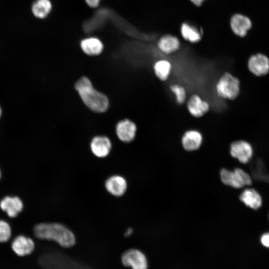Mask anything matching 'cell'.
Wrapping results in <instances>:
<instances>
[{
    "label": "cell",
    "instance_id": "obj_16",
    "mask_svg": "<svg viewBox=\"0 0 269 269\" xmlns=\"http://www.w3.org/2000/svg\"><path fill=\"white\" fill-rule=\"evenodd\" d=\"M0 207L9 217L14 218L22 211L23 204L17 196H6L0 201Z\"/></svg>",
    "mask_w": 269,
    "mask_h": 269
},
{
    "label": "cell",
    "instance_id": "obj_24",
    "mask_svg": "<svg viewBox=\"0 0 269 269\" xmlns=\"http://www.w3.org/2000/svg\"><path fill=\"white\" fill-rule=\"evenodd\" d=\"M260 241L264 247L269 248V231L262 234L260 238Z\"/></svg>",
    "mask_w": 269,
    "mask_h": 269
},
{
    "label": "cell",
    "instance_id": "obj_21",
    "mask_svg": "<svg viewBox=\"0 0 269 269\" xmlns=\"http://www.w3.org/2000/svg\"><path fill=\"white\" fill-rule=\"evenodd\" d=\"M153 70L155 75L158 79L162 81H165L170 75L171 65L168 60H160L154 63Z\"/></svg>",
    "mask_w": 269,
    "mask_h": 269
},
{
    "label": "cell",
    "instance_id": "obj_6",
    "mask_svg": "<svg viewBox=\"0 0 269 269\" xmlns=\"http://www.w3.org/2000/svg\"><path fill=\"white\" fill-rule=\"evenodd\" d=\"M136 131V124L129 119L119 121L115 127V133L117 137L120 141L126 143L134 139Z\"/></svg>",
    "mask_w": 269,
    "mask_h": 269
},
{
    "label": "cell",
    "instance_id": "obj_2",
    "mask_svg": "<svg viewBox=\"0 0 269 269\" xmlns=\"http://www.w3.org/2000/svg\"><path fill=\"white\" fill-rule=\"evenodd\" d=\"M34 234L39 239L52 240L63 247H71L76 242L73 232L61 223H39L34 227Z\"/></svg>",
    "mask_w": 269,
    "mask_h": 269
},
{
    "label": "cell",
    "instance_id": "obj_23",
    "mask_svg": "<svg viewBox=\"0 0 269 269\" xmlns=\"http://www.w3.org/2000/svg\"><path fill=\"white\" fill-rule=\"evenodd\" d=\"M11 235V230L9 224L4 220H0V242L7 241Z\"/></svg>",
    "mask_w": 269,
    "mask_h": 269
},
{
    "label": "cell",
    "instance_id": "obj_3",
    "mask_svg": "<svg viewBox=\"0 0 269 269\" xmlns=\"http://www.w3.org/2000/svg\"><path fill=\"white\" fill-rule=\"evenodd\" d=\"M220 177L224 184L235 189L250 186L252 184L250 175L241 168H235L233 170L223 168L220 171Z\"/></svg>",
    "mask_w": 269,
    "mask_h": 269
},
{
    "label": "cell",
    "instance_id": "obj_11",
    "mask_svg": "<svg viewBox=\"0 0 269 269\" xmlns=\"http://www.w3.org/2000/svg\"><path fill=\"white\" fill-rule=\"evenodd\" d=\"M240 200L247 207L256 210L263 203V199L259 192L253 188H245L240 194Z\"/></svg>",
    "mask_w": 269,
    "mask_h": 269
},
{
    "label": "cell",
    "instance_id": "obj_26",
    "mask_svg": "<svg viewBox=\"0 0 269 269\" xmlns=\"http://www.w3.org/2000/svg\"><path fill=\"white\" fill-rule=\"evenodd\" d=\"M194 5L199 6L206 0H190Z\"/></svg>",
    "mask_w": 269,
    "mask_h": 269
},
{
    "label": "cell",
    "instance_id": "obj_30",
    "mask_svg": "<svg viewBox=\"0 0 269 269\" xmlns=\"http://www.w3.org/2000/svg\"></svg>",
    "mask_w": 269,
    "mask_h": 269
},
{
    "label": "cell",
    "instance_id": "obj_18",
    "mask_svg": "<svg viewBox=\"0 0 269 269\" xmlns=\"http://www.w3.org/2000/svg\"><path fill=\"white\" fill-rule=\"evenodd\" d=\"M157 46L162 52L169 54L175 52L179 49L180 41L177 37L167 34L162 36L159 39Z\"/></svg>",
    "mask_w": 269,
    "mask_h": 269
},
{
    "label": "cell",
    "instance_id": "obj_19",
    "mask_svg": "<svg viewBox=\"0 0 269 269\" xmlns=\"http://www.w3.org/2000/svg\"><path fill=\"white\" fill-rule=\"evenodd\" d=\"M180 32L185 40L193 43L199 42L202 37V31L188 22H183L181 24Z\"/></svg>",
    "mask_w": 269,
    "mask_h": 269
},
{
    "label": "cell",
    "instance_id": "obj_17",
    "mask_svg": "<svg viewBox=\"0 0 269 269\" xmlns=\"http://www.w3.org/2000/svg\"><path fill=\"white\" fill-rule=\"evenodd\" d=\"M203 141L202 134L196 130L186 132L181 138V143L184 149L188 151L197 150L201 146Z\"/></svg>",
    "mask_w": 269,
    "mask_h": 269
},
{
    "label": "cell",
    "instance_id": "obj_22",
    "mask_svg": "<svg viewBox=\"0 0 269 269\" xmlns=\"http://www.w3.org/2000/svg\"><path fill=\"white\" fill-rule=\"evenodd\" d=\"M171 92L175 96L176 102L180 104H183L186 98V93L184 88L180 85L175 84L170 87Z\"/></svg>",
    "mask_w": 269,
    "mask_h": 269
},
{
    "label": "cell",
    "instance_id": "obj_4",
    "mask_svg": "<svg viewBox=\"0 0 269 269\" xmlns=\"http://www.w3.org/2000/svg\"><path fill=\"white\" fill-rule=\"evenodd\" d=\"M217 95L221 98L235 99L240 92V82L238 78L230 73H224L219 79L216 86Z\"/></svg>",
    "mask_w": 269,
    "mask_h": 269
},
{
    "label": "cell",
    "instance_id": "obj_12",
    "mask_svg": "<svg viewBox=\"0 0 269 269\" xmlns=\"http://www.w3.org/2000/svg\"><path fill=\"white\" fill-rule=\"evenodd\" d=\"M80 47L83 52L89 56L100 55L103 51V42L98 37L90 36L84 38L80 42Z\"/></svg>",
    "mask_w": 269,
    "mask_h": 269
},
{
    "label": "cell",
    "instance_id": "obj_15",
    "mask_svg": "<svg viewBox=\"0 0 269 269\" xmlns=\"http://www.w3.org/2000/svg\"><path fill=\"white\" fill-rule=\"evenodd\" d=\"M34 247L33 241L31 238L23 235L17 236L11 244L12 249L19 256L30 254L33 251Z\"/></svg>",
    "mask_w": 269,
    "mask_h": 269
},
{
    "label": "cell",
    "instance_id": "obj_9",
    "mask_svg": "<svg viewBox=\"0 0 269 269\" xmlns=\"http://www.w3.org/2000/svg\"><path fill=\"white\" fill-rule=\"evenodd\" d=\"M249 70L253 75L260 77L269 73V58L262 53L252 55L248 61Z\"/></svg>",
    "mask_w": 269,
    "mask_h": 269
},
{
    "label": "cell",
    "instance_id": "obj_14",
    "mask_svg": "<svg viewBox=\"0 0 269 269\" xmlns=\"http://www.w3.org/2000/svg\"><path fill=\"white\" fill-rule=\"evenodd\" d=\"M187 107L190 114L196 118L204 115L210 108L208 103L197 95L190 97L187 102Z\"/></svg>",
    "mask_w": 269,
    "mask_h": 269
},
{
    "label": "cell",
    "instance_id": "obj_5",
    "mask_svg": "<svg viewBox=\"0 0 269 269\" xmlns=\"http://www.w3.org/2000/svg\"><path fill=\"white\" fill-rule=\"evenodd\" d=\"M230 153L240 163L246 164L252 158L254 149L251 144L244 140H238L231 143Z\"/></svg>",
    "mask_w": 269,
    "mask_h": 269
},
{
    "label": "cell",
    "instance_id": "obj_10",
    "mask_svg": "<svg viewBox=\"0 0 269 269\" xmlns=\"http://www.w3.org/2000/svg\"><path fill=\"white\" fill-rule=\"evenodd\" d=\"M105 187L112 195L120 197L126 192L128 183L124 177L120 175H113L106 179Z\"/></svg>",
    "mask_w": 269,
    "mask_h": 269
},
{
    "label": "cell",
    "instance_id": "obj_28",
    "mask_svg": "<svg viewBox=\"0 0 269 269\" xmlns=\"http://www.w3.org/2000/svg\"><path fill=\"white\" fill-rule=\"evenodd\" d=\"M1 108H0V115H1Z\"/></svg>",
    "mask_w": 269,
    "mask_h": 269
},
{
    "label": "cell",
    "instance_id": "obj_13",
    "mask_svg": "<svg viewBox=\"0 0 269 269\" xmlns=\"http://www.w3.org/2000/svg\"><path fill=\"white\" fill-rule=\"evenodd\" d=\"M230 24L233 32L240 37L246 36L252 27L250 19L240 13L235 14L231 17Z\"/></svg>",
    "mask_w": 269,
    "mask_h": 269
},
{
    "label": "cell",
    "instance_id": "obj_1",
    "mask_svg": "<svg viewBox=\"0 0 269 269\" xmlns=\"http://www.w3.org/2000/svg\"><path fill=\"white\" fill-rule=\"evenodd\" d=\"M83 104L91 111L103 113L109 107V100L104 93L95 88L92 82L86 76L80 78L74 84Z\"/></svg>",
    "mask_w": 269,
    "mask_h": 269
},
{
    "label": "cell",
    "instance_id": "obj_20",
    "mask_svg": "<svg viewBox=\"0 0 269 269\" xmlns=\"http://www.w3.org/2000/svg\"><path fill=\"white\" fill-rule=\"evenodd\" d=\"M52 9V4L50 0H35L31 6L33 15L39 19L47 17Z\"/></svg>",
    "mask_w": 269,
    "mask_h": 269
},
{
    "label": "cell",
    "instance_id": "obj_8",
    "mask_svg": "<svg viewBox=\"0 0 269 269\" xmlns=\"http://www.w3.org/2000/svg\"><path fill=\"white\" fill-rule=\"evenodd\" d=\"M90 148L93 155L98 158H105L109 155L112 148L111 139L106 135H98L91 140Z\"/></svg>",
    "mask_w": 269,
    "mask_h": 269
},
{
    "label": "cell",
    "instance_id": "obj_27",
    "mask_svg": "<svg viewBox=\"0 0 269 269\" xmlns=\"http://www.w3.org/2000/svg\"><path fill=\"white\" fill-rule=\"evenodd\" d=\"M133 229L132 228H129L125 233V236L127 237L130 236L133 233Z\"/></svg>",
    "mask_w": 269,
    "mask_h": 269
},
{
    "label": "cell",
    "instance_id": "obj_25",
    "mask_svg": "<svg viewBox=\"0 0 269 269\" xmlns=\"http://www.w3.org/2000/svg\"><path fill=\"white\" fill-rule=\"evenodd\" d=\"M102 0H85L86 3L91 8L99 6Z\"/></svg>",
    "mask_w": 269,
    "mask_h": 269
},
{
    "label": "cell",
    "instance_id": "obj_7",
    "mask_svg": "<svg viewBox=\"0 0 269 269\" xmlns=\"http://www.w3.org/2000/svg\"><path fill=\"white\" fill-rule=\"evenodd\" d=\"M122 262L126 267L132 269H147L148 263L144 254L137 249H130L122 255Z\"/></svg>",
    "mask_w": 269,
    "mask_h": 269
},
{
    "label": "cell",
    "instance_id": "obj_29",
    "mask_svg": "<svg viewBox=\"0 0 269 269\" xmlns=\"http://www.w3.org/2000/svg\"><path fill=\"white\" fill-rule=\"evenodd\" d=\"M0 176H1V173H0Z\"/></svg>",
    "mask_w": 269,
    "mask_h": 269
}]
</instances>
